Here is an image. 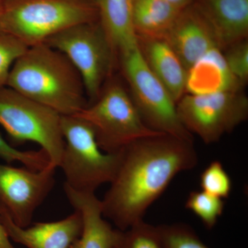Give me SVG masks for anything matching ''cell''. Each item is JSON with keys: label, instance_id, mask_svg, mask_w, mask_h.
Returning <instances> with one entry per match:
<instances>
[{"label": "cell", "instance_id": "6da1fadb", "mask_svg": "<svg viewBox=\"0 0 248 248\" xmlns=\"http://www.w3.org/2000/svg\"><path fill=\"white\" fill-rule=\"evenodd\" d=\"M120 153L117 172L101 204L104 218L122 231L143 221L172 179L198 163L193 142L167 135L138 140Z\"/></svg>", "mask_w": 248, "mask_h": 248}, {"label": "cell", "instance_id": "7a4b0ae2", "mask_svg": "<svg viewBox=\"0 0 248 248\" xmlns=\"http://www.w3.org/2000/svg\"><path fill=\"white\" fill-rule=\"evenodd\" d=\"M6 86L60 115H75L89 105L79 72L46 44L29 47L15 62Z\"/></svg>", "mask_w": 248, "mask_h": 248}, {"label": "cell", "instance_id": "3957f363", "mask_svg": "<svg viewBox=\"0 0 248 248\" xmlns=\"http://www.w3.org/2000/svg\"><path fill=\"white\" fill-rule=\"evenodd\" d=\"M98 21L95 0H5L0 30L31 47L73 26Z\"/></svg>", "mask_w": 248, "mask_h": 248}, {"label": "cell", "instance_id": "277c9868", "mask_svg": "<svg viewBox=\"0 0 248 248\" xmlns=\"http://www.w3.org/2000/svg\"><path fill=\"white\" fill-rule=\"evenodd\" d=\"M76 115L92 127L99 148L110 154L141 139L164 135L143 122L130 93L113 76L97 99Z\"/></svg>", "mask_w": 248, "mask_h": 248}, {"label": "cell", "instance_id": "5b68a950", "mask_svg": "<svg viewBox=\"0 0 248 248\" xmlns=\"http://www.w3.org/2000/svg\"><path fill=\"white\" fill-rule=\"evenodd\" d=\"M61 126L65 146L59 168L66 178L65 185L94 193L99 186L110 184L120 164V152L102 151L92 127L78 116H62Z\"/></svg>", "mask_w": 248, "mask_h": 248}, {"label": "cell", "instance_id": "8992f818", "mask_svg": "<svg viewBox=\"0 0 248 248\" xmlns=\"http://www.w3.org/2000/svg\"><path fill=\"white\" fill-rule=\"evenodd\" d=\"M62 115L8 87H0V125L17 143L33 142L48 155L49 166L60 167L65 141Z\"/></svg>", "mask_w": 248, "mask_h": 248}, {"label": "cell", "instance_id": "52a82bcc", "mask_svg": "<svg viewBox=\"0 0 248 248\" xmlns=\"http://www.w3.org/2000/svg\"><path fill=\"white\" fill-rule=\"evenodd\" d=\"M118 63L143 122L158 133L193 142L179 120L177 104L147 66L139 45L121 53Z\"/></svg>", "mask_w": 248, "mask_h": 248}, {"label": "cell", "instance_id": "ba28073f", "mask_svg": "<svg viewBox=\"0 0 248 248\" xmlns=\"http://www.w3.org/2000/svg\"><path fill=\"white\" fill-rule=\"evenodd\" d=\"M45 44L65 55L76 67L84 83L89 104L94 102L113 76L118 63L99 21L68 28Z\"/></svg>", "mask_w": 248, "mask_h": 248}, {"label": "cell", "instance_id": "9c48e42d", "mask_svg": "<svg viewBox=\"0 0 248 248\" xmlns=\"http://www.w3.org/2000/svg\"><path fill=\"white\" fill-rule=\"evenodd\" d=\"M177 111L186 130L210 144L247 120L248 99L243 91L185 94L177 104Z\"/></svg>", "mask_w": 248, "mask_h": 248}, {"label": "cell", "instance_id": "30bf717a", "mask_svg": "<svg viewBox=\"0 0 248 248\" xmlns=\"http://www.w3.org/2000/svg\"><path fill=\"white\" fill-rule=\"evenodd\" d=\"M55 169L41 170L0 164V205L17 226H30L34 214L55 184Z\"/></svg>", "mask_w": 248, "mask_h": 248}, {"label": "cell", "instance_id": "8fae6325", "mask_svg": "<svg viewBox=\"0 0 248 248\" xmlns=\"http://www.w3.org/2000/svg\"><path fill=\"white\" fill-rule=\"evenodd\" d=\"M0 221L10 239L27 248H71L82 231V219L77 210L60 221L39 222L22 228L0 205Z\"/></svg>", "mask_w": 248, "mask_h": 248}, {"label": "cell", "instance_id": "7c38bea8", "mask_svg": "<svg viewBox=\"0 0 248 248\" xmlns=\"http://www.w3.org/2000/svg\"><path fill=\"white\" fill-rule=\"evenodd\" d=\"M164 39L186 71L209 50L218 48L210 24L193 3L182 10Z\"/></svg>", "mask_w": 248, "mask_h": 248}, {"label": "cell", "instance_id": "4fadbf2b", "mask_svg": "<svg viewBox=\"0 0 248 248\" xmlns=\"http://www.w3.org/2000/svg\"><path fill=\"white\" fill-rule=\"evenodd\" d=\"M193 4L210 24L218 48L248 37V0H195Z\"/></svg>", "mask_w": 248, "mask_h": 248}, {"label": "cell", "instance_id": "5bb4252c", "mask_svg": "<svg viewBox=\"0 0 248 248\" xmlns=\"http://www.w3.org/2000/svg\"><path fill=\"white\" fill-rule=\"evenodd\" d=\"M63 190L82 219L81 235L71 248H113L121 231L112 228L103 216L101 200L95 194L78 192L65 184Z\"/></svg>", "mask_w": 248, "mask_h": 248}, {"label": "cell", "instance_id": "9a60e30c", "mask_svg": "<svg viewBox=\"0 0 248 248\" xmlns=\"http://www.w3.org/2000/svg\"><path fill=\"white\" fill-rule=\"evenodd\" d=\"M244 86L233 76L220 49L209 50L187 71L185 94H212L242 91Z\"/></svg>", "mask_w": 248, "mask_h": 248}, {"label": "cell", "instance_id": "2e32d148", "mask_svg": "<svg viewBox=\"0 0 248 248\" xmlns=\"http://www.w3.org/2000/svg\"><path fill=\"white\" fill-rule=\"evenodd\" d=\"M138 39L147 66L177 104L186 93L187 71L182 62L164 39Z\"/></svg>", "mask_w": 248, "mask_h": 248}, {"label": "cell", "instance_id": "e0dca14e", "mask_svg": "<svg viewBox=\"0 0 248 248\" xmlns=\"http://www.w3.org/2000/svg\"><path fill=\"white\" fill-rule=\"evenodd\" d=\"M95 1L99 24L118 60L121 53L138 45V39L133 25L134 0Z\"/></svg>", "mask_w": 248, "mask_h": 248}, {"label": "cell", "instance_id": "ac0fdd59", "mask_svg": "<svg viewBox=\"0 0 248 248\" xmlns=\"http://www.w3.org/2000/svg\"><path fill=\"white\" fill-rule=\"evenodd\" d=\"M182 10L164 0H134L133 25L137 37L164 39Z\"/></svg>", "mask_w": 248, "mask_h": 248}, {"label": "cell", "instance_id": "d6986e66", "mask_svg": "<svg viewBox=\"0 0 248 248\" xmlns=\"http://www.w3.org/2000/svg\"><path fill=\"white\" fill-rule=\"evenodd\" d=\"M223 199L203 190L191 192L186 208L200 218L207 229H213L224 211Z\"/></svg>", "mask_w": 248, "mask_h": 248}, {"label": "cell", "instance_id": "ffe728a7", "mask_svg": "<svg viewBox=\"0 0 248 248\" xmlns=\"http://www.w3.org/2000/svg\"><path fill=\"white\" fill-rule=\"evenodd\" d=\"M113 248H163L158 226L141 221L122 231Z\"/></svg>", "mask_w": 248, "mask_h": 248}, {"label": "cell", "instance_id": "44dd1931", "mask_svg": "<svg viewBox=\"0 0 248 248\" xmlns=\"http://www.w3.org/2000/svg\"><path fill=\"white\" fill-rule=\"evenodd\" d=\"M163 248H210L188 225L174 223L158 226Z\"/></svg>", "mask_w": 248, "mask_h": 248}, {"label": "cell", "instance_id": "7402d4cb", "mask_svg": "<svg viewBox=\"0 0 248 248\" xmlns=\"http://www.w3.org/2000/svg\"><path fill=\"white\" fill-rule=\"evenodd\" d=\"M202 190L221 199L229 197L232 181L229 174L219 161H214L201 174Z\"/></svg>", "mask_w": 248, "mask_h": 248}, {"label": "cell", "instance_id": "603a6c76", "mask_svg": "<svg viewBox=\"0 0 248 248\" xmlns=\"http://www.w3.org/2000/svg\"><path fill=\"white\" fill-rule=\"evenodd\" d=\"M0 158L6 162H19L32 170H41L49 164L48 155L43 150L20 151L6 141L0 134Z\"/></svg>", "mask_w": 248, "mask_h": 248}, {"label": "cell", "instance_id": "cb8c5ba5", "mask_svg": "<svg viewBox=\"0 0 248 248\" xmlns=\"http://www.w3.org/2000/svg\"><path fill=\"white\" fill-rule=\"evenodd\" d=\"M28 48L14 36L0 30V87L6 86L11 68Z\"/></svg>", "mask_w": 248, "mask_h": 248}, {"label": "cell", "instance_id": "d4e9b609", "mask_svg": "<svg viewBox=\"0 0 248 248\" xmlns=\"http://www.w3.org/2000/svg\"><path fill=\"white\" fill-rule=\"evenodd\" d=\"M222 52L230 71L245 87L248 81V40L230 46Z\"/></svg>", "mask_w": 248, "mask_h": 248}, {"label": "cell", "instance_id": "484cf974", "mask_svg": "<svg viewBox=\"0 0 248 248\" xmlns=\"http://www.w3.org/2000/svg\"><path fill=\"white\" fill-rule=\"evenodd\" d=\"M0 248H16L11 243L9 234L1 221H0Z\"/></svg>", "mask_w": 248, "mask_h": 248}, {"label": "cell", "instance_id": "4316f807", "mask_svg": "<svg viewBox=\"0 0 248 248\" xmlns=\"http://www.w3.org/2000/svg\"><path fill=\"white\" fill-rule=\"evenodd\" d=\"M164 1L177 6L179 9H184L192 4L195 0H164Z\"/></svg>", "mask_w": 248, "mask_h": 248}, {"label": "cell", "instance_id": "83f0119b", "mask_svg": "<svg viewBox=\"0 0 248 248\" xmlns=\"http://www.w3.org/2000/svg\"><path fill=\"white\" fill-rule=\"evenodd\" d=\"M5 0H0V15L2 12L3 9H4Z\"/></svg>", "mask_w": 248, "mask_h": 248}]
</instances>
